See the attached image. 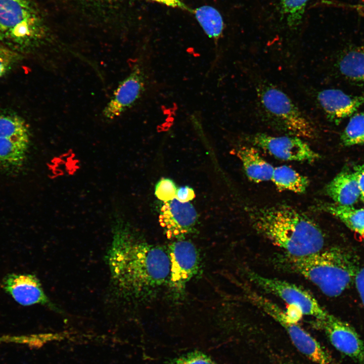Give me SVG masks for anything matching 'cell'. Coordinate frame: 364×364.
Listing matches in <instances>:
<instances>
[{"label":"cell","mask_w":364,"mask_h":364,"mask_svg":"<svg viewBox=\"0 0 364 364\" xmlns=\"http://www.w3.org/2000/svg\"><path fill=\"white\" fill-rule=\"evenodd\" d=\"M251 281L266 292L276 295L286 302L299 308L303 314L311 316L317 321L323 320L329 314L315 297L303 288L287 281L248 272Z\"/></svg>","instance_id":"cell-7"},{"label":"cell","mask_w":364,"mask_h":364,"mask_svg":"<svg viewBox=\"0 0 364 364\" xmlns=\"http://www.w3.org/2000/svg\"><path fill=\"white\" fill-rule=\"evenodd\" d=\"M353 173L358 184L361 197H364V165L356 167Z\"/></svg>","instance_id":"cell-30"},{"label":"cell","mask_w":364,"mask_h":364,"mask_svg":"<svg viewBox=\"0 0 364 364\" xmlns=\"http://www.w3.org/2000/svg\"><path fill=\"white\" fill-rule=\"evenodd\" d=\"M271 180L279 190L296 193H304L309 186L306 177L285 165L274 168Z\"/></svg>","instance_id":"cell-19"},{"label":"cell","mask_w":364,"mask_h":364,"mask_svg":"<svg viewBox=\"0 0 364 364\" xmlns=\"http://www.w3.org/2000/svg\"><path fill=\"white\" fill-rule=\"evenodd\" d=\"M195 197L194 191L188 186L181 187L176 190L175 198L181 202H189Z\"/></svg>","instance_id":"cell-28"},{"label":"cell","mask_w":364,"mask_h":364,"mask_svg":"<svg viewBox=\"0 0 364 364\" xmlns=\"http://www.w3.org/2000/svg\"><path fill=\"white\" fill-rule=\"evenodd\" d=\"M318 322L335 348L355 362L364 364V342L353 328L329 313Z\"/></svg>","instance_id":"cell-9"},{"label":"cell","mask_w":364,"mask_h":364,"mask_svg":"<svg viewBox=\"0 0 364 364\" xmlns=\"http://www.w3.org/2000/svg\"><path fill=\"white\" fill-rule=\"evenodd\" d=\"M20 58L19 53L0 43V78L5 75Z\"/></svg>","instance_id":"cell-26"},{"label":"cell","mask_w":364,"mask_h":364,"mask_svg":"<svg viewBox=\"0 0 364 364\" xmlns=\"http://www.w3.org/2000/svg\"><path fill=\"white\" fill-rule=\"evenodd\" d=\"M326 192L336 204L351 206L361 195L354 173L342 172L330 182Z\"/></svg>","instance_id":"cell-15"},{"label":"cell","mask_w":364,"mask_h":364,"mask_svg":"<svg viewBox=\"0 0 364 364\" xmlns=\"http://www.w3.org/2000/svg\"><path fill=\"white\" fill-rule=\"evenodd\" d=\"M145 85L144 70L142 67L136 65L115 90L104 110V117L112 120L120 116L140 98Z\"/></svg>","instance_id":"cell-11"},{"label":"cell","mask_w":364,"mask_h":364,"mask_svg":"<svg viewBox=\"0 0 364 364\" xmlns=\"http://www.w3.org/2000/svg\"><path fill=\"white\" fill-rule=\"evenodd\" d=\"M256 90L260 108L272 125L299 138L315 135L312 122L283 91L266 82L258 84Z\"/></svg>","instance_id":"cell-4"},{"label":"cell","mask_w":364,"mask_h":364,"mask_svg":"<svg viewBox=\"0 0 364 364\" xmlns=\"http://www.w3.org/2000/svg\"><path fill=\"white\" fill-rule=\"evenodd\" d=\"M284 262L316 285L326 295L336 297L350 285L357 271L348 252L337 248L302 256L286 254Z\"/></svg>","instance_id":"cell-3"},{"label":"cell","mask_w":364,"mask_h":364,"mask_svg":"<svg viewBox=\"0 0 364 364\" xmlns=\"http://www.w3.org/2000/svg\"><path fill=\"white\" fill-rule=\"evenodd\" d=\"M155 190L157 198L164 202L175 198L176 188L173 181L169 178H161L157 183Z\"/></svg>","instance_id":"cell-27"},{"label":"cell","mask_w":364,"mask_h":364,"mask_svg":"<svg viewBox=\"0 0 364 364\" xmlns=\"http://www.w3.org/2000/svg\"><path fill=\"white\" fill-rule=\"evenodd\" d=\"M249 139L255 145L281 160L312 162L320 157L307 143L297 136H275L256 133Z\"/></svg>","instance_id":"cell-8"},{"label":"cell","mask_w":364,"mask_h":364,"mask_svg":"<svg viewBox=\"0 0 364 364\" xmlns=\"http://www.w3.org/2000/svg\"><path fill=\"white\" fill-rule=\"evenodd\" d=\"M165 364H216L207 354L193 351L167 361Z\"/></svg>","instance_id":"cell-25"},{"label":"cell","mask_w":364,"mask_h":364,"mask_svg":"<svg viewBox=\"0 0 364 364\" xmlns=\"http://www.w3.org/2000/svg\"><path fill=\"white\" fill-rule=\"evenodd\" d=\"M316 100L327 119L339 124L364 104V94L352 96L340 89L329 88L318 92Z\"/></svg>","instance_id":"cell-14"},{"label":"cell","mask_w":364,"mask_h":364,"mask_svg":"<svg viewBox=\"0 0 364 364\" xmlns=\"http://www.w3.org/2000/svg\"><path fill=\"white\" fill-rule=\"evenodd\" d=\"M41 25L31 0H0V38L25 44L40 36Z\"/></svg>","instance_id":"cell-5"},{"label":"cell","mask_w":364,"mask_h":364,"mask_svg":"<svg viewBox=\"0 0 364 364\" xmlns=\"http://www.w3.org/2000/svg\"><path fill=\"white\" fill-rule=\"evenodd\" d=\"M170 283L176 290H181L196 273L199 256L194 245L188 241L178 240L169 246Z\"/></svg>","instance_id":"cell-10"},{"label":"cell","mask_w":364,"mask_h":364,"mask_svg":"<svg viewBox=\"0 0 364 364\" xmlns=\"http://www.w3.org/2000/svg\"><path fill=\"white\" fill-rule=\"evenodd\" d=\"M354 280L356 289L364 305V267L357 270Z\"/></svg>","instance_id":"cell-29"},{"label":"cell","mask_w":364,"mask_h":364,"mask_svg":"<svg viewBox=\"0 0 364 364\" xmlns=\"http://www.w3.org/2000/svg\"><path fill=\"white\" fill-rule=\"evenodd\" d=\"M249 298L284 328L297 349L308 359L316 364H334L328 351L297 323L288 322L285 311L278 305L255 293H251Z\"/></svg>","instance_id":"cell-6"},{"label":"cell","mask_w":364,"mask_h":364,"mask_svg":"<svg viewBox=\"0 0 364 364\" xmlns=\"http://www.w3.org/2000/svg\"><path fill=\"white\" fill-rule=\"evenodd\" d=\"M191 12L208 36L217 39L221 35L224 22L222 16L216 9L203 6L192 10Z\"/></svg>","instance_id":"cell-21"},{"label":"cell","mask_w":364,"mask_h":364,"mask_svg":"<svg viewBox=\"0 0 364 364\" xmlns=\"http://www.w3.org/2000/svg\"><path fill=\"white\" fill-rule=\"evenodd\" d=\"M252 226L286 254L308 255L323 249L322 230L310 218L287 205L248 209Z\"/></svg>","instance_id":"cell-2"},{"label":"cell","mask_w":364,"mask_h":364,"mask_svg":"<svg viewBox=\"0 0 364 364\" xmlns=\"http://www.w3.org/2000/svg\"><path fill=\"white\" fill-rule=\"evenodd\" d=\"M1 286L7 293L23 306L40 304L52 306L39 280L34 275L8 274L3 279Z\"/></svg>","instance_id":"cell-13"},{"label":"cell","mask_w":364,"mask_h":364,"mask_svg":"<svg viewBox=\"0 0 364 364\" xmlns=\"http://www.w3.org/2000/svg\"><path fill=\"white\" fill-rule=\"evenodd\" d=\"M248 178L255 183L271 180L274 167L254 148L243 146L237 152Z\"/></svg>","instance_id":"cell-16"},{"label":"cell","mask_w":364,"mask_h":364,"mask_svg":"<svg viewBox=\"0 0 364 364\" xmlns=\"http://www.w3.org/2000/svg\"><path fill=\"white\" fill-rule=\"evenodd\" d=\"M318 209L326 211L340 219L351 230L364 238V209L337 204H324L317 206Z\"/></svg>","instance_id":"cell-20"},{"label":"cell","mask_w":364,"mask_h":364,"mask_svg":"<svg viewBox=\"0 0 364 364\" xmlns=\"http://www.w3.org/2000/svg\"><path fill=\"white\" fill-rule=\"evenodd\" d=\"M337 68L346 79L364 85V46L348 49L341 54Z\"/></svg>","instance_id":"cell-17"},{"label":"cell","mask_w":364,"mask_h":364,"mask_svg":"<svg viewBox=\"0 0 364 364\" xmlns=\"http://www.w3.org/2000/svg\"><path fill=\"white\" fill-rule=\"evenodd\" d=\"M30 143L0 136V168L6 171L19 169L26 159Z\"/></svg>","instance_id":"cell-18"},{"label":"cell","mask_w":364,"mask_h":364,"mask_svg":"<svg viewBox=\"0 0 364 364\" xmlns=\"http://www.w3.org/2000/svg\"><path fill=\"white\" fill-rule=\"evenodd\" d=\"M106 259L113 292L123 299L142 297L170 276L168 254L160 247L136 240L117 222Z\"/></svg>","instance_id":"cell-1"},{"label":"cell","mask_w":364,"mask_h":364,"mask_svg":"<svg viewBox=\"0 0 364 364\" xmlns=\"http://www.w3.org/2000/svg\"><path fill=\"white\" fill-rule=\"evenodd\" d=\"M197 220V213L189 202L176 198L164 202L160 210L159 221L168 238H177L189 233Z\"/></svg>","instance_id":"cell-12"},{"label":"cell","mask_w":364,"mask_h":364,"mask_svg":"<svg viewBox=\"0 0 364 364\" xmlns=\"http://www.w3.org/2000/svg\"><path fill=\"white\" fill-rule=\"evenodd\" d=\"M344 146L364 144V112L352 115L341 135Z\"/></svg>","instance_id":"cell-23"},{"label":"cell","mask_w":364,"mask_h":364,"mask_svg":"<svg viewBox=\"0 0 364 364\" xmlns=\"http://www.w3.org/2000/svg\"><path fill=\"white\" fill-rule=\"evenodd\" d=\"M309 1L280 0V12L290 27H295L300 23Z\"/></svg>","instance_id":"cell-24"},{"label":"cell","mask_w":364,"mask_h":364,"mask_svg":"<svg viewBox=\"0 0 364 364\" xmlns=\"http://www.w3.org/2000/svg\"><path fill=\"white\" fill-rule=\"evenodd\" d=\"M362 200H363V202H364V197H362Z\"/></svg>","instance_id":"cell-32"},{"label":"cell","mask_w":364,"mask_h":364,"mask_svg":"<svg viewBox=\"0 0 364 364\" xmlns=\"http://www.w3.org/2000/svg\"><path fill=\"white\" fill-rule=\"evenodd\" d=\"M357 8L359 9H364V2L362 4L357 5Z\"/></svg>","instance_id":"cell-31"},{"label":"cell","mask_w":364,"mask_h":364,"mask_svg":"<svg viewBox=\"0 0 364 364\" xmlns=\"http://www.w3.org/2000/svg\"><path fill=\"white\" fill-rule=\"evenodd\" d=\"M0 136L30 143L28 125L22 117L16 114H0Z\"/></svg>","instance_id":"cell-22"}]
</instances>
